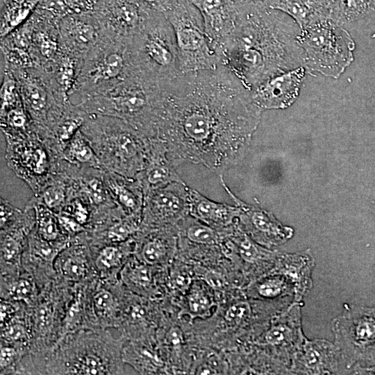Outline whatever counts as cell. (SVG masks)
I'll use <instances>...</instances> for the list:
<instances>
[{"instance_id":"cell-1","label":"cell","mask_w":375,"mask_h":375,"mask_svg":"<svg viewBox=\"0 0 375 375\" xmlns=\"http://www.w3.org/2000/svg\"><path fill=\"white\" fill-rule=\"evenodd\" d=\"M260 110L224 66L181 73L165 88L156 138L175 165H203L219 176L242 154Z\"/></svg>"},{"instance_id":"cell-2","label":"cell","mask_w":375,"mask_h":375,"mask_svg":"<svg viewBox=\"0 0 375 375\" xmlns=\"http://www.w3.org/2000/svg\"><path fill=\"white\" fill-rule=\"evenodd\" d=\"M300 32L288 15L244 3L233 33L221 49L222 66L251 91L274 76L304 66L305 54L297 40Z\"/></svg>"},{"instance_id":"cell-3","label":"cell","mask_w":375,"mask_h":375,"mask_svg":"<svg viewBox=\"0 0 375 375\" xmlns=\"http://www.w3.org/2000/svg\"><path fill=\"white\" fill-rule=\"evenodd\" d=\"M165 88L135 73L110 90L78 105L88 114L119 118L149 138H156Z\"/></svg>"},{"instance_id":"cell-4","label":"cell","mask_w":375,"mask_h":375,"mask_svg":"<svg viewBox=\"0 0 375 375\" xmlns=\"http://www.w3.org/2000/svg\"><path fill=\"white\" fill-rule=\"evenodd\" d=\"M81 131L103 169L135 178L142 169L149 139L126 122L112 116L88 114Z\"/></svg>"},{"instance_id":"cell-5","label":"cell","mask_w":375,"mask_h":375,"mask_svg":"<svg viewBox=\"0 0 375 375\" xmlns=\"http://www.w3.org/2000/svg\"><path fill=\"white\" fill-rule=\"evenodd\" d=\"M129 46L137 73L147 80L165 87L182 73L174 30L162 12L155 11Z\"/></svg>"},{"instance_id":"cell-6","label":"cell","mask_w":375,"mask_h":375,"mask_svg":"<svg viewBox=\"0 0 375 375\" xmlns=\"http://www.w3.org/2000/svg\"><path fill=\"white\" fill-rule=\"evenodd\" d=\"M162 13L174 30L182 73L222 66L220 52L206 31L200 11L190 0H169Z\"/></svg>"},{"instance_id":"cell-7","label":"cell","mask_w":375,"mask_h":375,"mask_svg":"<svg viewBox=\"0 0 375 375\" xmlns=\"http://www.w3.org/2000/svg\"><path fill=\"white\" fill-rule=\"evenodd\" d=\"M129 43L103 35L83 56L73 94L80 102L110 90L136 73Z\"/></svg>"},{"instance_id":"cell-8","label":"cell","mask_w":375,"mask_h":375,"mask_svg":"<svg viewBox=\"0 0 375 375\" xmlns=\"http://www.w3.org/2000/svg\"><path fill=\"white\" fill-rule=\"evenodd\" d=\"M298 43L307 74L338 78L353 62L355 43L341 24L326 19L301 29Z\"/></svg>"},{"instance_id":"cell-9","label":"cell","mask_w":375,"mask_h":375,"mask_svg":"<svg viewBox=\"0 0 375 375\" xmlns=\"http://www.w3.org/2000/svg\"><path fill=\"white\" fill-rule=\"evenodd\" d=\"M3 135L8 167L37 194L57 174L62 158L52 152L33 123L27 132Z\"/></svg>"},{"instance_id":"cell-10","label":"cell","mask_w":375,"mask_h":375,"mask_svg":"<svg viewBox=\"0 0 375 375\" xmlns=\"http://www.w3.org/2000/svg\"><path fill=\"white\" fill-rule=\"evenodd\" d=\"M332 330L348 374L375 363V308L347 307L334 319Z\"/></svg>"},{"instance_id":"cell-11","label":"cell","mask_w":375,"mask_h":375,"mask_svg":"<svg viewBox=\"0 0 375 375\" xmlns=\"http://www.w3.org/2000/svg\"><path fill=\"white\" fill-rule=\"evenodd\" d=\"M155 11L142 0H98L93 13L104 35L130 42Z\"/></svg>"},{"instance_id":"cell-12","label":"cell","mask_w":375,"mask_h":375,"mask_svg":"<svg viewBox=\"0 0 375 375\" xmlns=\"http://www.w3.org/2000/svg\"><path fill=\"white\" fill-rule=\"evenodd\" d=\"M301 318V302H294L273 317L262 335L261 345L272 351L274 361L284 374H291L292 360L308 339L303 332Z\"/></svg>"},{"instance_id":"cell-13","label":"cell","mask_w":375,"mask_h":375,"mask_svg":"<svg viewBox=\"0 0 375 375\" xmlns=\"http://www.w3.org/2000/svg\"><path fill=\"white\" fill-rule=\"evenodd\" d=\"M189 187L173 182L144 194L141 229L175 224L190 213Z\"/></svg>"},{"instance_id":"cell-14","label":"cell","mask_w":375,"mask_h":375,"mask_svg":"<svg viewBox=\"0 0 375 375\" xmlns=\"http://www.w3.org/2000/svg\"><path fill=\"white\" fill-rule=\"evenodd\" d=\"M7 69L16 79L24 107L33 124L44 126L53 106L67 101L58 97L49 75L42 69Z\"/></svg>"},{"instance_id":"cell-15","label":"cell","mask_w":375,"mask_h":375,"mask_svg":"<svg viewBox=\"0 0 375 375\" xmlns=\"http://www.w3.org/2000/svg\"><path fill=\"white\" fill-rule=\"evenodd\" d=\"M290 374H348V369L335 342L307 339L292 360Z\"/></svg>"},{"instance_id":"cell-16","label":"cell","mask_w":375,"mask_h":375,"mask_svg":"<svg viewBox=\"0 0 375 375\" xmlns=\"http://www.w3.org/2000/svg\"><path fill=\"white\" fill-rule=\"evenodd\" d=\"M306 73L300 66L264 81L250 91L253 103L260 110L288 107L297 98Z\"/></svg>"},{"instance_id":"cell-17","label":"cell","mask_w":375,"mask_h":375,"mask_svg":"<svg viewBox=\"0 0 375 375\" xmlns=\"http://www.w3.org/2000/svg\"><path fill=\"white\" fill-rule=\"evenodd\" d=\"M58 27L61 45L82 58L103 37L93 12L69 14L60 20Z\"/></svg>"},{"instance_id":"cell-18","label":"cell","mask_w":375,"mask_h":375,"mask_svg":"<svg viewBox=\"0 0 375 375\" xmlns=\"http://www.w3.org/2000/svg\"><path fill=\"white\" fill-rule=\"evenodd\" d=\"M190 1L200 11L206 31L220 52L235 28L240 11V1L238 0Z\"/></svg>"},{"instance_id":"cell-19","label":"cell","mask_w":375,"mask_h":375,"mask_svg":"<svg viewBox=\"0 0 375 375\" xmlns=\"http://www.w3.org/2000/svg\"><path fill=\"white\" fill-rule=\"evenodd\" d=\"M174 166L164 143L157 138H150L143 168L135 178L142 185L144 194L173 182L184 183Z\"/></svg>"},{"instance_id":"cell-20","label":"cell","mask_w":375,"mask_h":375,"mask_svg":"<svg viewBox=\"0 0 375 375\" xmlns=\"http://www.w3.org/2000/svg\"><path fill=\"white\" fill-rule=\"evenodd\" d=\"M222 176H219L222 186L238 204L242 222L257 240L265 244H276L290 236V229L283 228L269 214L240 201L227 187Z\"/></svg>"},{"instance_id":"cell-21","label":"cell","mask_w":375,"mask_h":375,"mask_svg":"<svg viewBox=\"0 0 375 375\" xmlns=\"http://www.w3.org/2000/svg\"><path fill=\"white\" fill-rule=\"evenodd\" d=\"M103 178L112 199L125 215L142 218L144 194L139 181L107 170Z\"/></svg>"},{"instance_id":"cell-22","label":"cell","mask_w":375,"mask_h":375,"mask_svg":"<svg viewBox=\"0 0 375 375\" xmlns=\"http://www.w3.org/2000/svg\"><path fill=\"white\" fill-rule=\"evenodd\" d=\"M190 214L212 228H227L240 215V208L210 200L189 188Z\"/></svg>"},{"instance_id":"cell-23","label":"cell","mask_w":375,"mask_h":375,"mask_svg":"<svg viewBox=\"0 0 375 375\" xmlns=\"http://www.w3.org/2000/svg\"><path fill=\"white\" fill-rule=\"evenodd\" d=\"M82 57L67 49L60 44V51L50 68L49 75L57 96L63 100L69 99L74 92Z\"/></svg>"},{"instance_id":"cell-24","label":"cell","mask_w":375,"mask_h":375,"mask_svg":"<svg viewBox=\"0 0 375 375\" xmlns=\"http://www.w3.org/2000/svg\"><path fill=\"white\" fill-rule=\"evenodd\" d=\"M315 260L309 252L279 255L274 268L285 274L294 284L297 302H301L312 286Z\"/></svg>"},{"instance_id":"cell-25","label":"cell","mask_w":375,"mask_h":375,"mask_svg":"<svg viewBox=\"0 0 375 375\" xmlns=\"http://www.w3.org/2000/svg\"><path fill=\"white\" fill-rule=\"evenodd\" d=\"M251 290L254 291V296L263 300L272 301L285 308L297 302L293 282L274 267L267 275L258 279Z\"/></svg>"},{"instance_id":"cell-26","label":"cell","mask_w":375,"mask_h":375,"mask_svg":"<svg viewBox=\"0 0 375 375\" xmlns=\"http://www.w3.org/2000/svg\"><path fill=\"white\" fill-rule=\"evenodd\" d=\"M232 240L231 245L247 265L259 271H270L274 267L279 256L277 253L261 248L244 233L234 235Z\"/></svg>"},{"instance_id":"cell-27","label":"cell","mask_w":375,"mask_h":375,"mask_svg":"<svg viewBox=\"0 0 375 375\" xmlns=\"http://www.w3.org/2000/svg\"><path fill=\"white\" fill-rule=\"evenodd\" d=\"M40 0H3L1 11V40L24 24Z\"/></svg>"},{"instance_id":"cell-28","label":"cell","mask_w":375,"mask_h":375,"mask_svg":"<svg viewBox=\"0 0 375 375\" xmlns=\"http://www.w3.org/2000/svg\"><path fill=\"white\" fill-rule=\"evenodd\" d=\"M26 206L34 210L35 217L34 231L38 235L51 242L71 240L62 232L57 214L36 197L33 195Z\"/></svg>"},{"instance_id":"cell-29","label":"cell","mask_w":375,"mask_h":375,"mask_svg":"<svg viewBox=\"0 0 375 375\" xmlns=\"http://www.w3.org/2000/svg\"><path fill=\"white\" fill-rule=\"evenodd\" d=\"M142 218L133 216H122L108 220L103 226L94 231L97 240L107 244H119L137 233L141 225Z\"/></svg>"},{"instance_id":"cell-30","label":"cell","mask_w":375,"mask_h":375,"mask_svg":"<svg viewBox=\"0 0 375 375\" xmlns=\"http://www.w3.org/2000/svg\"><path fill=\"white\" fill-rule=\"evenodd\" d=\"M61 158L77 167L103 169L98 156L81 129L66 145Z\"/></svg>"},{"instance_id":"cell-31","label":"cell","mask_w":375,"mask_h":375,"mask_svg":"<svg viewBox=\"0 0 375 375\" xmlns=\"http://www.w3.org/2000/svg\"><path fill=\"white\" fill-rule=\"evenodd\" d=\"M147 230H150V233L144 235L140 241L139 253L147 265H153L163 261L167 257L172 250L174 238L164 231L156 228Z\"/></svg>"},{"instance_id":"cell-32","label":"cell","mask_w":375,"mask_h":375,"mask_svg":"<svg viewBox=\"0 0 375 375\" xmlns=\"http://www.w3.org/2000/svg\"><path fill=\"white\" fill-rule=\"evenodd\" d=\"M76 240L61 251L60 258V271L61 274L69 280L76 281L83 278L87 273L86 250L85 244Z\"/></svg>"},{"instance_id":"cell-33","label":"cell","mask_w":375,"mask_h":375,"mask_svg":"<svg viewBox=\"0 0 375 375\" xmlns=\"http://www.w3.org/2000/svg\"><path fill=\"white\" fill-rule=\"evenodd\" d=\"M33 226L22 225L1 231V257L8 264L17 265L20 261L26 235Z\"/></svg>"},{"instance_id":"cell-34","label":"cell","mask_w":375,"mask_h":375,"mask_svg":"<svg viewBox=\"0 0 375 375\" xmlns=\"http://www.w3.org/2000/svg\"><path fill=\"white\" fill-rule=\"evenodd\" d=\"M180 231L183 238L193 244L215 246L221 243L224 236L208 224L196 218L186 216L181 220Z\"/></svg>"},{"instance_id":"cell-35","label":"cell","mask_w":375,"mask_h":375,"mask_svg":"<svg viewBox=\"0 0 375 375\" xmlns=\"http://www.w3.org/2000/svg\"><path fill=\"white\" fill-rule=\"evenodd\" d=\"M70 241H48L40 238L33 231L28 238V252L35 258L51 262L69 244Z\"/></svg>"},{"instance_id":"cell-36","label":"cell","mask_w":375,"mask_h":375,"mask_svg":"<svg viewBox=\"0 0 375 375\" xmlns=\"http://www.w3.org/2000/svg\"><path fill=\"white\" fill-rule=\"evenodd\" d=\"M125 361L147 371H155L162 365L158 355L148 347L131 345L124 351Z\"/></svg>"},{"instance_id":"cell-37","label":"cell","mask_w":375,"mask_h":375,"mask_svg":"<svg viewBox=\"0 0 375 375\" xmlns=\"http://www.w3.org/2000/svg\"><path fill=\"white\" fill-rule=\"evenodd\" d=\"M131 239L119 244H108L103 246L97 254V265L101 269H110L119 265L125 253L135 244Z\"/></svg>"},{"instance_id":"cell-38","label":"cell","mask_w":375,"mask_h":375,"mask_svg":"<svg viewBox=\"0 0 375 375\" xmlns=\"http://www.w3.org/2000/svg\"><path fill=\"white\" fill-rule=\"evenodd\" d=\"M60 212L71 216L86 228L90 227L94 214L92 207L79 197L69 199Z\"/></svg>"},{"instance_id":"cell-39","label":"cell","mask_w":375,"mask_h":375,"mask_svg":"<svg viewBox=\"0 0 375 375\" xmlns=\"http://www.w3.org/2000/svg\"><path fill=\"white\" fill-rule=\"evenodd\" d=\"M189 311L192 317H206L215 305L212 299L202 289L191 291L188 298Z\"/></svg>"},{"instance_id":"cell-40","label":"cell","mask_w":375,"mask_h":375,"mask_svg":"<svg viewBox=\"0 0 375 375\" xmlns=\"http://www.w3.org/2000/svg\"><path fill=\"white\" fill-rule=\"evenodd\" d=\"M74 366L73 374L96 375L108 373L103 360L93 353L85 354L79 357Z\"/></svg>"},{"instance_id":"cell-41","label":"cell","mask_w":375,"mask_h":375,"mask_svg":"<svg viewBox=\"0 0 375 375\" xmlns=\"http://www.w3.org/2000/svg\"><path fill=\"white\" fill-rule=\"evenodd\" d=\"M253 308L247 300H240L231 304L225 313L226 321L234 326L248 322L252 316Z\"/></svg>"},{"instance_id":"cell-42","label":"cell","mask_w":375,"mask_h":375,"mask_svg":"<svg viewBox=\"0 0 375 375\" xmlns=\"http://www.w3.org/2000/svg\"><path fill=\"white\" fill-rule=\"evenodd\" d=\"M372 9V0H344L342 24L364 17Z\"/></svg>"},{"instance_id":"cell-43","label":"cell","mask_w":375,"mask_h":375,"mask_svg":"<svg viewBox=\"0 0 375 375\" xmlns=\"http://www.w3.org/2000/svg\"><path fill=\"white\" fill-rule=\"evenodd\" d=\"M125 273L128 282L138 288H147L151 283L152 276L150 269L142 264H132Z\"/></svg>"},{"instance_id":"cell-44","label":"cell","mask_w":375,"mask_h":375,"mask_svg":"<svg viewBox=\"0 0 375 375\" xmlns=\"http://www.w3.org/2000/svg\"><path fill=\"white\" fill-rule=\"evenodd\" d=\"M93 304L97 314L101 317H108L116 310V301L112 294L105 289L94 294Z\"/></svg>"},{"instance_id":"cell-45","label":"cell","mask_w":375,"mask_h":375,"mask_svg":"<svg viewBox=\"0 0 375 375\" xmlns=\"http://www.w3.org/2000/svg\"><path fill=\"white\" fill-rule=\"evenodd\" d=\"M8 293L14 300L27 301L33 293V288L28 280L21 278L11 283Z\"/></svg>"},{"instance_id":"cell-46","label":"cell","mask_w":375,"mask_h":375,"mask_svg":"<svg viewBox=\"0 0 375 375\" xmlns=\"http://www.w3.org/2000/svg\"><path fill=\"white\" fill-rule=\"evenodd\" d=\"M56 214L62 232L69 239L86 231L87 228L71 216L62 212Z\"/></svg>"},{"instance_id":"cell-47","label":"cell","mask_w":375,"mask_h":375,"mask_svg":"<svg viewBox=\"0 0 375 375\" xmlns=\"http://www.w3.org/2000/svg\"><path fill=\"white\" fill-rule=\"evenodd\" d=\"M1 327V338L8 342L24 341L28 338L26 327L19 322H10Z\"/></svg>"},{"instance_id":"cell-48","label":"cell","mask_w":375,"mask_h":375,"mask_svg":"<svg viewBox=\"0 0 375 375\" xmlns=\"http://www.w3.org/2000/svg\"><path fill=\"white\" fill-rule=\"evenodd\" d=\"M53 310L47 304L41 305L35 312V326L40 333H47L53 324Z\"/></svg>"},{"instance_id":"cell-49","label":"cell","mask_w":375,"mask_h":375,"mask_svg":"<svg viewBox=\"0 0 375 375\" xmlns=\"http://www.w3.org/2000/svg\"><path fill=\"white\" fill-rule=\"evenodd\" d=\"M72 13L94 12L98 0H63Z\"/></svg>"},{"instance_id":"cell-50","label":"cell","mask_w":375,"mask_h":375,"mask_svg":"<svg viewBox=\"0 0 375 375\" xmlns=\"http://www.w3.org/2000/svg\"><path fill=\"white\" fill-rule=\"evenodd\" d=\"M203 277L205 282L214 289L222 290L226 286V279L217 272L209 270L204 274Z\"/></svg>"},{"instance_id":"cell-51","label":"cell","mask_w":375,"mask_h":375,"mask_svg":"<svg viewBox=\"0 0 375 375\" xmlns=\"http://www.w3.org/2000/svg\"><path fill=\"white\" fill-rule=\"evenodd\" d=\"M17 357V350L10 347H1L0 354L1 369H4L14 362Z\"/></svg>"},{"instance_id":"cell-52","label":"cell","mask_w":375,"mask_h":375,"mask_svg":"<svg viewBox=\"0 0 375 375\" xmlns=\"http://www.w3.org/2000/svg\"><path fill=\"white\" fill-rule=\"evenodd\" d=\"M167 343L174 348L180 347L183 344V335L178 327H173L166 336Z\"/></svg>"},{"instance_id":"cell-53","label":"cell","mask_w":375,"mask_h":375,"mask_svg":"<svg viewBox=\"0 0 375 375\" xmlns=\"http://www.w3.org/2000/svg\"><path fill=\"white\" fill-rule=\"evenodd\" d=\"M15 312V308L7 302H1V325L5 324L6 321H8L12 314Z\"/></svg>"},{"instance_id":"cell-54","label":"cell","mask_w":375,"mask_h":375,"mask_svg":"<svg viewBox=\"0 0 375 375\" xmlns=\"http://www.w3.org/2000/svg\"><path fill=\"white\" fill-rule=\"evenodd\" d=\"M153 9L162 12L169 0H142Z\"/></svg>"},{"instance_id":"cell-55","label":"cell","mask_w":375,"mask_h":375,"mask_svg":"<svg viewBox=\"0 0 375 375\" xmlns=\"http://www.w3.org/2000/svg\"><path fill=\"white\" fill-rule=\"evenodd\" d=\"M145 315V310L139 306H135L131 312V316L134 320L142 319Z\"/></svg>"},{"instance_id":"cell-56","label":"cell","mask_w":375,"mask_h":375,"mask_svg":"<svg viewBox=\"0 0 375 375\" xmlns=\"http://www.w3.org/2000/svg\"><path fill=\"white\" fill-rule=\"evenodd\" d=\"M337 1V3H338V5L340 6V7L341 8L342 10V15H343V9H344V0H335Z\"/></svg>"},{"instance_id":"cell-57","label":"cell","mask_w":375,"mask_h":375,"mask_svg":"<svg viewBox=\"0 0 375 375\" xmlns=\"http://www.w3.org/2000/svg\"><path fill=\"white\" fill-rule=\"evenodd\" d=\"M372 9L375 10V0H372Z\"/></svg>"}]
</instances>
